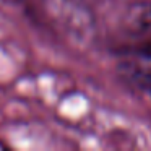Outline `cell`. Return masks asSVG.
<instances>
[{
	"mask_svg": "<svg viewBox=\"0 0 151 151\" xmlns=\"http://www.w3.org/2000/svg\"><path fill=\"white\" fill-rule=\"evenodd\" d=\"M127 75L137 85V88H140L151 98V67L132 65L127 68Z\"/></svg>",
	"mask_w": 151,
	"mask_h": 151,
	"instance_id": "obj_2",
	"label": "cell"
},
{
	"mask_svg": "<svg viewBox=\"0 0 151 151\" xmlns=\"http://www.w3.org/2000/svg\"><path fill=\"white\" fill-rule=\"evenodd\" d=\"M125 24L135 34H151V2L133 5L128 10Z\"/></svg>",
	"mask_w": 151,
	"mask_h": 151,
	"instance_id": "obj_1",
	"label": "cell"
}]
</instances>
